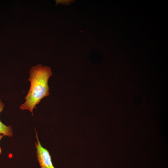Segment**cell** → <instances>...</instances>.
<instances>
[{"mask_svg":"<svg viewBox=\"0 0 168 168\" xmlns=\"http://www.w3.org/2000/svg\"><path fill=\"white\" fill-rule=\"evenodd\" d=\"M28 81L30 83L29 90L25 97L26 101L20 108L28 110L33 116V110L44 98L49 95L48 81L52 75L51 68L39 64L33 67L30 71Z\"/></svg>","mask_w":168,"mask_h":168,"instance_id":"1","label":"cell"},{"mask_svg":"<svg viewBox=\"0 0 168 168\" xmlns=\"http://www.w3.org/2000/svg\"><path fill=\"white\" fill-rule=\"evenodd\" d=\"M37 142H35L37 160L41 168H55L53 166L51 156L49 151L43 147L39 140L35 129Z\"/></svg>","mask_w":168,"mask_h":168,"instance_id":"2","label":"cell"},{"mask_svg":"<svg viewBox=\"0 0 168 168\" xmlns=\"http://www.w3.org/2000/svg\"><path fill=\"white\" fill-rule=\"evenodd\" d=\"M4 105L0 99V113L4 109ZM0 133L9 137L13 136V132L12 126H7L2 123L0 120Z\"/></svg>","mask_w":168,"mask_h":168,"instance_id":"3","label":"cell"},{"mask_svg":"<svg viewBox=\"0 0 168 168\" xmlns=\"http://www.w3.org/2000/svg\"><path fill=\"white\" fill-rule=\"evenodd\" d=\"M56 2H59L64 4H70L71 2H72V0H59V1H56Z\"/></svg>","mask_w":168,"mask_h":168,"instance_id":"4","label":"cell"},{"mask_svg":"<svg viewBox=\"0 0 168 168\" xmlns=\"http://www.w3.org/2000/svg\"><path fill=\"white\" fill-rule=\"evenodd\" d=\"M4 135L0 133V140ZM2 154V148L0 146V155Z\"/></svg>","mask_w":168,"mask_h":168,"instance_id":"5","label":"cell"}]
</instances>
